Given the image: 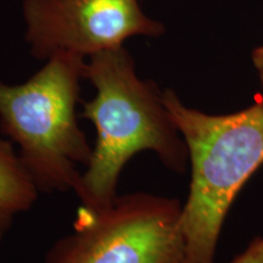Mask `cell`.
<instances>
[{
    "instance_id": "52a82bcc",
    "label": "cell",
    "mask_w": 263,
    "mask_h": 263,
    "mask_svg": "<svg viewBox=\"0 0 263 263\" xmlns=\"http://www.w3.org/2000/svg\"><path fill=\"white\" fill-rule=\"evenodd\" d=\"M230 263H263V236L252 240L248 248Z\"/></svg>"
},
{
    "instance_id": "9c48e42d",
    "label": "cell",
    "mask_w": 263,
    "mask_h": 263,
    "mask_svg": "<svg viewBox=\"0 0 263 263\" xmlns=\"http://www.w3.org/2000/svg\"><path fill=\"white\" fill-rule=\"evenodd\" d=\"M11 223H12L11 219H8L5 218V217L0 216V242H2L3 238H4L5 232L9 229V227L11 226Z\"/></svg>"
},
{
    "instance_id": "277c9868",
    "label": "cell",
    "mask_w": 263,
    "mask_h": 263,
    "mask_svg": "<svg viewBox=\"0 0 263 263\" xmlns=\"http://www.w3.org/2000/svg\"><path fill=\"white\" fill-rule=\"evenodd\" d=\"M176 197L136 192L103 209L82 206L72 232L43 263H189Z\"/></svg>"
},
{
    "instance_id": "ba28073f",
    "label": "cell",
    "mask_w": 263,
    "mask_h": 263,
    "mask_svg": "<svg viewBox=\"0 0 263 263\" xmlns=\"http://www.w3.org/2000/svg\"><path fill=\"white\" fill-rule=\"evenodd\" d=\"M251 62L257 74L259 87H261V97L259 100L263 103V44L256 47L251 52Z\"/></svg>"
},
{
    "instance_id": "5b68a950",
    "label": "cell",
    "mask_w": 263,
    "mask_h": 263,
    "mask_svg": "<svg viewBox=\"0 0 263 263\" xmlns=\"http://www.w3.org/2000/svg\"><path fill=\"white\" fill-rule=\"evenodd\" d=\"M26 41L35 58L60 52L91 57L123 47L133 35L159 37L164 26L138 0H25Z\"/></svg>"
},
{
    "instance_id": "3957f363",
    "label": "cell",
    "mask_w": 263,
    "mask_h": 263,
    "mask_svg": "<svg viewBox=\"0 0 263 263\" xmlns=\"http://www.w3.org/2000/svg\"><path fill=\"white\" fill-rule=\"evenodd\" d=\"M84 68L83 57L60 52L25 83L0 81V130L39 193L73 192L91 159L77 114Z\"/></svg>"
},
{
    "instance_id": "8992f818",
    "label": "cell",
    "mask_w": 263,
    "mask_h": 263,
    "mask_svg": "<svg viewBox=\"0 0 263 263\" xmlns=\"http://www.w3.org/2000/svg\"><path fill=\"white\" fill-rule=\"evenodd\" d=\"M39 190L9 139L0 138V216L14 219L31 210Z\"/></svg>"
},
{
    "instance_id": "6da1fadb",
    "label": "cell",
    "mask_w": 263,
    "mask_h": 263,
    "mask_svg": "<svg viewBox=\"0 0 263 263\" xmlns=\"http://www.w3.org/2000/svg\"><path fill=\"white\" fill-rule=\"evenodd\" d=\"M84 78L95 95L82 103L80 117L97 130L91 159L73 193L82 206L103 209L118 196L121 173L137 154H156L166 168L184 173L188 149L153 81L138 77L123 47L98 52L85 61Z\"/></svg>"
},
{
    "instance_id": "7a4b0ae2",
    "label": "cell",
    "mask_w": 263,
    "mask_h": 263,
    "mask_svg": "<svg viewBox=\"0 0 263 263\" xmlns=\"http://www.w3.org/2000/svg\"><path fill=\"white\" fill-rule=\"evenodd\" d=\"M162 97L189 155L192 174L182 207L188 262L215 263L230 207L263 164V103L211 115L185 105L173 89Z\"/></svg>"
}]
</instances>
